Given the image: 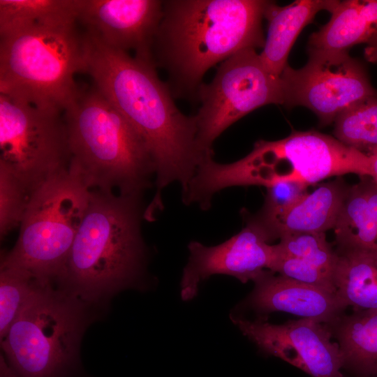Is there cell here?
<instances>
[{
  "label": "cell",
  "instance_id": "cell-1",
  "mask_svg": "<svg viewBox=\"0 0 377 377\" xmlns=\"http://www.w3.org/2000/svg\"><path fill=\"white\" fill-rule=\"evenodd\" d=\"M83 49L84 72L149 149L156 193L148 210L154 214L163 206V189L177 182L185 191L199 165L213 154L200 148L195 116L188 117L177 108L155 64L108 46L87 30L83 34Z\"/></svg>",
  "mask_w": 377,
  "mask_h": 377
},
{
  "label": "cell",
  "instance_id": "cell-2",
  "mask_svg": "<svg viewBox=\"0 0 377 377\" xmlns=\"http://www.w3.org/2000/svg\"><path fill=\"white\" fill-rule=\"evenodd\" d=\"M268 1L171 0L155 38L153 56L170 77L172 93L197 98L205 73L244 49L263 48L262 20Z\"/></svg>",
  "mask_w": 377,
  "mask_h": 377
},
{
  "label": "cell",
  "instance_id": "cell-3",
  "mask_svg": "<svg viewBox=\"0 0 377 377\" xmlns=\"http://www.w3.org/2000/svg\"><path fill=\"white\" fill-rule=\"evenodd\" d=\"M142 195L91 189L82 221L57 280L83 301L136 286L146 250Z\"/></svg>",
  "mask_w": 377,
  "mask_h": 377
},
{
  "label": "cell",
  "instance_id": "cell-4",
  "mask_svg": "<svg viewBox=\"0 0 377 377\" xmlns=\"http://www.w3.org/2000/svg\"><path fill=\"white\" fill-rule=\"evenodd\" d=\"M348 173L371 177L370 156L330 135L294 131L279 140L257 141L248 155L232 163L207 159L198 168L191 186L199 200L210 203L214 193L230 186L266 187L283 181L309 186Z\"/></svg>",
  "mask_w": 377,
  "mask_h": 377
},
{
  "label": "cell",
  "instance_id": "cell-5",
  "mask_svg": "<svg viewBox=\"0 0 377 377\" xmlns=\"http://www.w3.org/2000/svg\"><path fill=\"white\" fill-rule=\"evenodd\" d=\"M64 112L68 168L90 189L142 195L155 165L146 142L122 114L95 87L80 91Z\"/></svg>",
  "mask_w": 377,
  "mask_h": 377
},
{
  "label": "cell",
  "instance_id": "cell-6",
  "mask_svg": "<svg viewBox=\"0 0 377 377\" xmlns=\"http://www.w3.org/2000/svg\"><path fill=\"white\" fill-rule=\"evenodd\" d=\"M77 22L36 25L0 36V94L36 108L64 112L80 90L83 34Z\"/></svg>",
  "mask_w": 377,
  "mask_h": 377
},
{
  "label": "cell",
  "instance_id": "cell-7",
  "mask_svg": "<svg viewBox=\"0 0 377 377\" xmlns=\"http://www.w3.org/2000/svg\"><path fill=\"white\" fill-rule=\"evenodd\" d=\"M68 290L42 283L1 339L17 377H67L78 363L82 303Z\"/></svg>",
  "mask_w": 377,
  "mask_h": 377
},
{
  "label": "cell",
  "instance_id": "cell-8",
  "mask_svg": "<svg viewBox=\"0 0 377 377\" xmlns=\"http://www.w3.org/2000/svg\"><path fill=\"white\" fill-rule=\"evenodd\" d=\"M91 190L69 168L52 176L31 195L13 249L1 266L26 269L37 278L57 279L82 221Z\"/></svg>",
  "mask_w": 377,
  "mask_h": 377
},
{
  "label": "cell",
  "instance_id": "cell-9",
  "mask_svg": "<svg viewBox=\"0 0 377 377\" xmlns=\"http://www.w3.org/2000/svg\"><path fill=\"white\" fill-rule=\"evenodd\" d=\"M70 149L61 112L0 94V167L32 193L68 168Z\"/></svg>",
  "mask_w": 377,
  "mask_h": 377
},
{
  "label": "cell",
  "instance_id": "cell-10",
  "mask_svg": "<svg viewBox=\"0 0 377 377\" xmlns=\"http://www.w3.org/2000/svg\"><path fill=\"white\" fill-rule=\"evenodd\" d=\"M197 98L201 103L195 115L197 142L209 154L214 140L230 125L261 106L284 101L281 77L265 69L252 48L223 61L212 81L201 84Z\"/></svg>",
  "mask_w": 377,
  "mask_h": 377
},
{
  "label": "cell",
  "instance_id": "cell-11",
  "mask_svg": "<svg viewBox=\"0 0 377 377\" xmlns=\"http://www.w3.org/2000/svg\"><path fill=\"white\" fill-rule=\"evenodd\" d=\"M308 54L304 66L294 69L288 64L280 77L286 107H306L326 126L348 107L377 96L363 66L348 52Z\"/></svg>",
  "mask_w": 377,
  "mask_h": 377
},
{
  "label": "cell",
  "instance_id": "cell-12",
  "mask_svg": "<svg viewBox=\"0 0 377 377\" xmlns=\"http://www.w3.org/2000/svg\"><path fill=\"white\" fill-rule=\"evenodd\" d=\"M230 319L261 351L279 357L311 377H346L343 357L329 326L299 318L283 324L250 320L231 313Z\"/></svg>",
  "mask_w": 377,
  "mask_h": 377
},
{
  "label": "cell",
  "instance_id": "cell-13",
  "mask_svg": "<svg viewBox=\"0 0 377 377\" xmlns=\"http://www.w3.org/2000/svg\"><path fill=\"white\" fill-rule=\"evenodd\" d=\"M263 228L253 218L229 239L207 246L196 241L188 245L189 257L183 269L180 295L184 301L194 298L199 284L214 274L234 276L245 283L269 270L274 245Z\"/></svg>",
  "mask_w": 377,
  "mask_h": 377
},
{
  "label": "cell",
  "instance_id": "cell-14",
  "mask_svg": "<svg viewBox=\"0 0 377 377\" xmlns=\"http://www.w3.org/2000/svg\"><path fill=\"white\" fill-rule=\"evenodd\" d=\"M158 0H79L77 22L108 46L155 64L153 48L163 13Z\"/></svg>",
  "mask_w": 377,
  "mask_h": 377
},
{
  "label": "cell",
  "instance_id": "cell-15",
  "mask_svg": "<svg viewBox=\"0 0 377 377\" xmlns=\"http://www.w3.org/2000/svg\"><path fill=\"white\" fill-rule=\"evenodd\" d=\"M241 307L263 316L285 312L327 325L337 321L348 308L337 293L306 285L266 270Z\"/></svg>",
  "mask_w": 377,
  "mask_h": 377
},
{
  "label": "cell",
  "instance_id": "cell-16",
  "mask_svg": "<svg viewBox=\"0 0 377 377\" xmlns=\"http://www.w3.org/2000/svg\"><path fill=\"white\" fill-rule=\"evenodd\" d=\"M341 179L321 184L290 207L253 218L271 239L293 233L325 232L334 228L349 189Z\"/></svg>",
  "mask_w": 377,
  "mask_h": 377
},
{
  "label": "cell",
  "instance_id": "cell-17",
  "mask_svg": "<svg viewBox=\"0 0 377 377\" xmlns=\"http://www.w3.org/2000/svg\"><path fill=\"white\" fill-rule=\"evenodd\" d=\"M339 1L298 0L286 6L269 1L264 13L268 21L267 36L259 54L265 69L275 77H281L288 65L290 51L302 30L321 10L330 13Z\"/></svg>",
  "mask_w": 377,
  "mask_h": 377
},
{
  "label": "cell",
  "instance_id": "cell-18",
  "mask_svg": "<svg viewBox=\"0 0 377 377\" xmlns=\"http://www.w3.org/2000/svg\"><path fill=\"white\" fill-rule=\"evenodd\" d=\"M333 229L338 250L377 251V183L371 177L349 187Z\"/></svg>",
  "mask_w": 377,
  "mask_h": 377
},
{
  "label": "cell",
  "instance_id": "cell-19",
  "mask_svg": "<svg viewBox=\"0 0 377 377\" xmlns=\"http://www.w3.org/2000/svg\"><path fill=\"white\" fill-rule=\"evenodd\" d=\"M343 357V369L353 377L377 374V309L343 314L328 325Z\"/></svg>",
  "mask_w": 377,
  "mask_h": 377
},
{
  "label": "cell",
  "instance_id": "cell-20",
  "mask_svg": "<svg viewBox=\"0 0 377 377\" xmlns=\"http://www.w3.org/2000/svg\"><path fill=\"white\" fill-rule=\"evenodd\" d=\"M337 293L355 311L377 309V251L338 250Z\"/></svg>",
  "mask_w": 377,
  "mask_h": 377
},
{
  "label": "cell",
  "instance_id": "cell-21",
  "mask_svg": "<svg viewBox=\"0 0 377 377\" xmlns=\"http://www.w3.org/2000/svg\"><path fill=\"white\" fill-rule=\"evenodd\" d=\"M362 1H339L329 22L313 32L308 41V52L347 53L350 47L377 34L362 10Z\"/></svg>",
  "mask_w": 377,
  "mask_h": 377
},
{
  "label": "cell",
  "instance_id": "cell-22",
  "mask_svg": "<svg viewBox=\"0 0 377 377\" xmlns=\"http://www.w3.org/2000/svg\"><path fill=\"white\" fill-rule=\"evenodd\" d=\"M79 0H0V36L24 28L77 22Z\"/></svg>",
  "mask_w": 377,
  "mask_h": 377
},
{
  "label": "cell",
  "instance_id": "cell-23",
  "mask_svg": "<svg viewBox=\"0 0 377 377\" xmlns=\"http://www.w3.org/2000/svg\"><path fill=\"white\" fill-rule=\"evenodd\" d=\"M334 134L341 142L366 154L376 148L377 96L363 99L340 113L334 121Z\"/></svg>",
  "mask_w": 377,
  "mask_h": 377
},
{
  "label": "cell",
  "instance_id": "cell-24",
  "mask_svg": "<svg viewBox=\"0 0 377 377\" xmlns=\"http://www.w3.org/2000/svg\"><path fill=\"white\" fill-rule=\"evenodd\" d=\"M48 281L41 280L29 271L1 266L0 336L2 339L36 290Z\"/></svg>",
  "mask_w": 377,
  "mask_h": 377
},
{
  "label": "cell",
  "instance_id": "cell-25",
  "mask_svg": "<svg viewBox=\"0 0 377 377\" xmlns=\"http://www.w3.org/2000/svg\"><path fill=\"white\" fill-rule=\"evenodd\" d=\"M274 245L276 253L294 258L321 269L333 276L337 253L327 242L325 232H300L284 235Z\"/></svg>",
  "mask_w": 377,
  "mask_h": 377
},
{
  "label": "cell",
  "instance_id": "cell-26",
  "mask_svg": "<svg viewBox=\"0 0 377 377\" xmlns=\"http://www.w3.org/2000/svg\"><path fill=\"white\" fill-rule=\"evenodd\" d=\"M31 195L17 178L0 167L1 239L20 226Z\"/></svg>",
  "mask_w": 377,
  "mask_h": 377
},
{
  "label": "cell",
  "instance_id": "cell-27",
  "mask_svg": "<svg viewBox=\"0 0 377 377\" xmlns=\"http://www.w3.org/2000/svg\"><path fill=\"white\" fill-rule=\"evenodd\" d=\"M270 271L306 285L337 293L334 276L298 259L275 252Z\"/></svg>",
  "mask_w": 377,
  "mask_h": 377
},
{
  "label": "cell",
  "instance_id": "cell-28",
  "mask_svg": "<svg viewBox=\"0 0 377 377\" xmlns=\"http://www.w3.org/2000/svg\"><path fill=\"white\" fill-rule=\"evenodd\" d=\"M308 185L283 181L266 186L267 193L262 213H271L290 207L308 193Z\"/></svg>",
  "mask_w": 377,
  "mask_h": 377
},
{
  "label": "cell",
  "instance_id": "cell-29",
  "mask_svg": "<svg viewBox=\"0 0 377 377\" xmlns=\"http://www.w3.org/2000/svg\"><path fill=\"white\" fill-rule=\"evenodd\" d=\"M362 10L368 20L377 27V0L362 1Z\"/></svg>",
  "mask_w": 377,
  "mask_h": 377
},
{
  "label": "cell",
  "instance_id": "cell-30",
  "mask_svg": "<svg viewBox=\"0 0 377 377\" xmlns=\"http://www.w3.org/2000/svg\"><path fill=\"white\" fill-rule=\"evenodd\" d=\"M367 154L370 156L371 163V177L377 182V148L369 151Z\"/></svg>",
  "mask_w": 377,
  "mask_h": 377
},
{
  "label": "cell",
  "instance_id": "cell-31",
  "mask_svg": "<svg viewBox=\"0 0 377 377\" xmlns=\"http://www.w3.org/2000/svg\"><path fill=\"white\" fill-rule=\"evenodd\" d=\"M367 377H377V374Z\"/></svg>",
  "mask_w": 377,
  "mask_h": 377
},
{
  "label": "cell",
  "instance_id": "cell-32",
  "mask_svg": "<svg viewBox=\"0 0 377 377\" xmlns=\"http://www.w3.org/2000/svg\"><path fill=\"white\" fill-rule=\"evenodd\" d=\"M375 182V181H374ZM376 183H377V182H375Z\"/></svg>",
  "mask_w": 377,
  "mask_h": 377
},
{
  "label": "cell",
  "instance_id": "cell-33",
  "mask_svg": "<svg viewBox=\"0 0 377 377\" xmlns=\"http://www.w3.org/2000/svg\"><path fill=\"white\" fill-rule=\"evenodd\" d=\"M377 148V147H376ZM372 150V149H371Z\"/></svg>",
  "mask_w": 377,
  "mask_h": 377
}]
</instances>
